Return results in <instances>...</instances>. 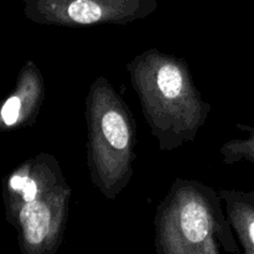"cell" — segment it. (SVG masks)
Returning a JSON list of instances; mask_svg holds the SVG:
<instances>
[{"label": "cell", "mask_w": 254, "mask_h": 254, "mask_svg": "<svg viewBox=\"0 0 254 254\" xmlns=\"http://www.w3.org/2000/svg\"><path fill=\"white\" fill-rule=\"evenodd\" d=\"M7 190L22 250L30 254L56 253L72 195L59 160L51 154H39L10 175Z\"/></svg>", "instance_id": "cell-4"}, {"label": "cell", "mask_w": 254, "mask_h": 254, "mask_svg": "<svg viewBox=\"0 0 254 254\" xmlns=\"http://www.w3.org/2000/svg\"><path fill=\"white\" fill-rule=\"evenodd\" d=\"M126 68L159 149L171 151L195 140L211 104L203 101L188 62L151 47Z\"/></svg>", "instance_id": "cell-1"}, {"label": "cell", "mask_w": 254, "mask_h": 254, "mask_svg": "<svg viewBox=\"0 0 254 254\" xmlns=\"http://www.w3.org/2000/svg\"><path fill=\"white\" fill-rule=\"evenodd\" d=\"M236 127L245 131L247 136L226 141L220 148L222 161L226 165H233L241 161L254 164V126L238 123Z\"/></svg>", "instance_id": "cell-7"}, {"label": "cell", "mask_w": 254, "mask_h": 254, "mask_svg": "<svg viewBox=\"0 0 254 254\" xmlns=\"http://www.w3.org/2000/svg\"><path fill=\"white\" fill-rule=\"evenodd\" d=\"M87 168L94 188L116 200L129 185L136 159L133 113L103 76L92 82L86 97Z\"/></svg>", "instance_id": "cell-3"}, {"label": "cell", "mask_w": 254, "mask_h": 254, "mask_svg": "<svg viewBox=\"0 0 254 254\" xmlns=\"http://www.w3.org/2000/svg\"><path fill=\"white\" fill-rule=\"evenodd\" d=\"M0 119L6 127H16L19 124H25L24 109L17 92L9 97L0 109Z\"/></svg>", "instance_id": "cell-8"}, {"label": "cell", "mask_w": 254, "mask_h": 254, "mask_svg": "<svg viewBox=\"0 0 254 254\" xmlns=\"http://www.w3.org/2000/svg\"><path fill=\"white\" fill-rule=\"evenodd\" d=\"M218 191L192 179H175L154 218L158 254H238L240 243Z\"/></svg>", "instance_id": "cell-2"}, {"label": "cell", "mask_w": 254, "mask_h": 254, "mask_svg": "<svg viewBox=\"0 0 254 254\" xmlns=\"http://www.w3.org/2000/svg\"><path fill=\"white\" fill-rule=\"evenodd\" d=\"M27 17L50 26L128 25L158 10V0H25Z\"/></svg>", "instance_id": "cell-5"}, {"label": "cell", "mask_w": 254, "mask_h": 254, "mask_svg": "<svg viewBox=\"0 0 254 254\" xmlns=\"http://www.w3.org/2000/svg\"><path fill=\"white\" fill-rule=\"evenodd\" d=\"M226 216L245 254H254V191L218 190Z\"/></svg>", "instance_id": "cell-6"}]
</instances>
